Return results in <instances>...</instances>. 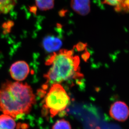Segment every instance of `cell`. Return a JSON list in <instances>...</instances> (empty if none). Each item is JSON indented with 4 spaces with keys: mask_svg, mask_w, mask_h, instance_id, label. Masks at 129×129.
I'll return each instance as SVG.
<instances>
[{
    "mask_svg": "<svg viewBox=\"0 0 129 129\" xmlns=\"http://www.w3.org/2000/svg\"><path fill=\"white\" fill-rule=\"evenodd\" d=\"M30 72L29 65L26 62L19 61L13 64L10 67L11 77L15 81H24L27 77Z\"/></svg>",
    "mask_w": 129,
    "mask_h": 129,
    "instance_id": "5",
    "label": "cell"
},
{
    "mask_svg": "<svg viewBox=\"0 0 129 129\" xmlns=\"http://www.w3.org/2000/svg\"><path fill=\"white\" fill-rule=\"evenodd\" d=\"M104 3L114 6L116 11L129 12V0H104Z\"/></svg>",
    "mask_w": 129,
    "mask_h": 129,
    "instance_id": "8",
    "label": "cell"
},
{
    "mask_svg": "<svg viewBox=\"0 0 129 129\" xmlns=\"http://www.w3.org/2000/svg\"><path fill=\"white\" fill-rule=\"evenodd\" d=\"M70 102V97L63 87L59 83L53 84L44 99V114L53 117L65 110Z\"/></svg>",
    "mask_w": 129,
    "mask_h": 129,
    "instance_id": "3",
    "label": "cell"
},
{
    "mask_svg": "<svg viewBox=\"0 0 129 129\" xmlns=\"http://www.w3.org/2000/svg\"><path fill=\"white\" fill-rule=\"evenodd\" d=\"M42 45L46 51L52 52L57 51L62 45V41L58 37L54 36H48L45 37Z\"/></svg>",
    "mask_w": 129,
    "mask_h": 129,
    "instance_id": "7",
    "label": "cell"
},
{
    "mask_svg": "<svg viewBox=\"0 0 129 129\" xmlns=\"http://www.w3.org/2000/svg\"><path fill=\"white\" fill-rule=\"evenodd\" d=\"M16 123L14 118L3 114L0 115V129H15Z\"/></svg>",
    "mask_w": 129,
    "mask_h": 129,
    "instance_id": "9",
    "label": "cell"
},
{
    "mask_svg": "<svg viewBox=\"0 0 129 129\" xmlns=\"http://www.w3.org/2000/svg\"><path fill=\"white\" fill-rule=\"evenodd\" d=\"M35 102L32 88L27 83L6 81L0 88V111L13 118L29 113Z\"/></svg>",
    "mask_w": 129,
    "mask_h": 129,
    "instance_id": "1",
    "label": "cell"
},
{
    "mask_svg": "<svg viewBox=\"0 0 129 129\" xmlns=\"http://www.w3.org/2000/svg\"><path fill=\"white\" fill-rule=\"evenodd\" d=\"M71 7L77 14L86 16L90 12V0H71Z\"/></svg>",
    "mask_w": 129,
    "mask_h": 129,
    "instance_id": "6",
    "label": "cell"
},
{
    "mask_svg": "<svg viewBox=\"0 0 129 129\" xmlns=\"http://www.w3.org/2000/svg\"><path fill=\"white\" fill-rule=\"evenodd\" d=\"M17 0H0V14H7L16 5Z\"/></svg>",
    "mask_w": 129,
    "mask_h": 129,
    "instance_id": "10",
    "label": "cell"
},
{
    "mask_svg": "<svg viewBox=\"0 0 129 129\" xmlns=\"http://www.w3.org/2000/svg\"><path fill=\"white\" fill-rule=\"evenodd\" d=\"M46 64L51 66L44 76L49 83H59L83 77L80 72L79 57L74 55L73 50H62L55 52L47 60Z\"/></svg>",
    "mask_w": 129,
    "mask_h": 129,
    "instance_id": "2",
    "label": "cell"
},
{
    "mask_svg": "<svg viewBox=\"0 0 129 129\" xmlns=\"http://www.w3.org/2000/svg\"><path fill=\"white\" fill-rule=\"evenodd\" d=\"M36 6L40 10L45 11L53 9L55 0H35Z\"/></svg>",
    "mask_w": 129,
    "mask_h": 129,
    "instance_id": "11",
    "label": "cell"
},
{
    "mask_svg": "<svg viewBox=\"0 0 129 129\" xmlns=\"http://www.w3.org/2000/svg\"><path fill=\"white\" fill-rule=\"evenodd\" d=\"M109 114L112 118L119 122H124L129 116V108L122 101H117L111 106Z\"/></svg>",
    "mask_w": 129,
    "mask_h": 129,
    "instance_id": "4",
    "label": "cell"
},
{
    "mask_svg": "<svg viewBox=\"0 0 129 129\" xmlns=\"http://www.w3.org/2000/svg\"><path fill=\"white\" fill-rule=\"evenodd\" d=\"M52 129H72L69 122L65 119L57 121L52 126Z\"/></svg>",
    "mask_w": 129,
    "mask_h": 129,
    "instance_id": "12",
    "label": "cell"
}]
</instances>
